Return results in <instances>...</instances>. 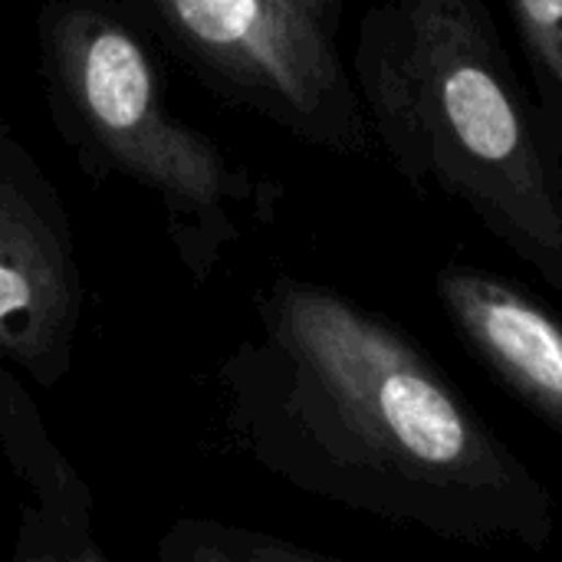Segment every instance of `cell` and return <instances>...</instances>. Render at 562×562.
<instances>
[{
    "mask_svg": "<svg viewBox=\"0 0 562 562\" xmlns=\"http://www.w3.org/2000/svg\"><path fill=\"white\" fill-rule=\"evenodd\" d=\"M435 296L468 352L562 438V313L468 260L435 273Z\"/></svg>",
    "mask_w": 562,
    "mask_h": 562,
    "instance_id": "5b68a950",
    "label": "cell"
},
{
    "mask_svg": "<svg viewBox=\"0 0 562 562\" xmlns=\"http://www.w3.org/2000/svg\"><path fill=\"white\" fill-rule=\"evenodd\" d=\"M72 326L69 270L46 224L0 181V359L53 375Z\"/></svg>",
    "mask_w": 562,
    "mask_h": 562,
    "instance_id": "8992f818",
    "label": "cell"
},
{
    "mask_svg": "<svg viewBox=\"0 0 562 562\" xmlns=\"http://www.w3.org/2000/svg\"><path fill=\"white\" fill-rule=\"evenodd\" d=\"M231 82L313 145L366 151L369 122L333 26L303 0H155Z\"/></svg>",
    "mask_w": 562,
    "mask_h": 562,
    "instance_id": "3957f363",
    "label": "cell"
},
{
    "mask_svg": "<svg viewBox=\"0 0 562 562\" xmlns=\"http://www.w3.org/2000/svg\"><path fill=\"white\" fill-rule=\"evenodd\" d=\"M273 415L293 474L464 547L540 553L553 494L398 323L283 280L270 300Z\"/></svg>",
    "mask_w": 562,
    "mask_h": 562,
    "instance_id": "6da1fadb",
    "label": "cell"
},
{
    "mask_svg": "<svg viewBox=\"0 0 562 562\" xmlns=\"http://www.w3.org/2000/svg\"><path fill=\"white\" fill-rule=\"evenodd\" d=\"M313 13H319L333 30H336V20H339V7H342V0H303Z\"/></svg>",
    "mask_w": 562,
    "mask_h": 562,
    "instance_id": "ba28073f",
    "label": "cell"
},
{
    "mask_svg": "<svg viewBox=\"0 0 562 562\" xmlns=\"http://www.w3.org/2000/svg\"><path fill=\"white\" fill-rule=\"evenodd\" d=\"M59 72L89 135L175 211L221 214L234 198L221 151L171 119L145 49L119 23L72 13L59 30Z\"/></svg>",
    "mask_w": 562,
    "mask_h": 562,
    "instance_id": "277c9868",
    "label": "cell"
},
{
    "mask_svg": "<svg viewBox=\"0 0 562 562\" xmlns=\"http://www.w3.org/2000/svg\"><path fill=\"white\" fill-rule=\"evenodd\" d=\"M369 135L562 293V171L484 0H379L352 56Z\"/></svg>",
    "mask_w": 562,
    "mask_h": 562,
    "instance_id": "7a4b0ae2",
    "label": "cell"
},
{
    "mask_svg": "<svg viewBox=\"0 0 562 562\" xmlns=\"http://www.w3.org/2000/svg\"><path fill=\"white\" fill-rule=\"evenodd\" d=\"M533 79V105L562 171V0H507Z\"/></svg>",
    "mask_w": 562,
    "mask_h": 562,
    "instance_id": "52a82bcc",
    "label": "cell"
}]
</instances>
